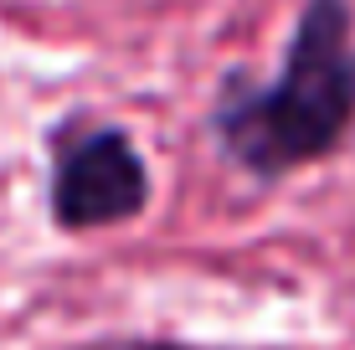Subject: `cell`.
I'll return each mask as SVG.
<instances>
[{"label": "cell", "mask_w": 355, "mask_h": 350, "mask_svg": "<svg viewBox=\"0 0 355 350\" xmlns=\"http://www.w3.org/2000/svg\"><path fill=\"white\" fill-rule=\"evenodd\" d=\"M355 129V10L309 0L293 21L273 82H232L216 103V134L242 170L273 180L320 165Z\"/></svg>", "instance_id": "6da1fadb"}, {"label": "cell", "mask_w": 355, "mask_h": 350, "mask_svg": "<svg viewBox=\"0 0 355 350\" xmlns=\"http://www.w3.org/2000/svg\"><path fill=\"white\" fill-rule=\"evenodd\" d=\"M46 196H52V222L62 232H103L144 211L150 170L124 129L78 124L57 134Z\"/></svg>", "instance_id": "7a4b0ae2"}, {"label": "cell", "mask_w": 355, "mask_h": 350, "mask_svg": "<svg viewBox=\"0 0 355 350\" xmlns=\"http://www.w3.org/2000/svg\"><path fill=\"white\" fill-rule=\"evenodd\" d=\"M62 350H227V345H191V340H160V335H103V340H83Z\"/></svg>", "instance_id": "3957f363"}]
</instances>
